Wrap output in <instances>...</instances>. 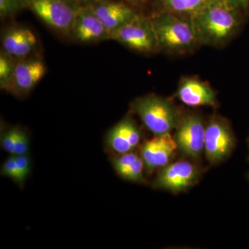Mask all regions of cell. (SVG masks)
I'll return each mask as SVG.
<instances>
[{
    "label": "cell",
    "instance_id": "cell-1",
    "mask_svg": "<svg viewBox=\"0 0 249 249\" xmlns=\"http://www.w3.org/2000/svg\"><path fill=\"white\" fill-rule=\"evenodd\" d=\"M240 11L232 0H209L191 18L199 43L219 45L229 40L240 26Z\"/></svg>",
    "mask_w": 249,
    "mask_h": 249
},
{
    "label": "cell",
    "instance_id": "cell-2",
    "mask_svg": "<svg viewBox=\"0 0 249 249\" xmlns=\"http://www.w3.org/2000/svg\"><path fill=\"white\" fill-rule=\"evenodd\" d=\"M159 49L174 53H181L194 48L197 36L191 18L165 12L151 19Z\"/></svg>",
    "mask_w": 249,
    "mask_h": 249
},
{
    "label": "cell",
    "instance_id": "cell-3",
    "mask_svg": "<svg viewBox=\"0 0 249 249\" xmlns=\"http://www.w3.org/2000/svg\"><path fill=\"white\" fill-rule=\"evenodd\" d=\"M132 109L155 136L170 134L182 117L169 100L155 94L137 98L132 103Z\"/></svg>",
    "mask_w": 249,
    "mask_h": 249
},
{
    "label": "cell",
    "instance_id": "cell-4",
    "mask_svg": "<svg viewBox=\"0 0 249 249\" xmlns=\"http://www.w3.org/2000/svg\"><path fill=\"white\" fill-rule=\"evenodd\" d=\"M22 1L24 8L30 10L47 27L60 35L71 37L80 5L71 0Z\"/></svg>",
    "mask_w": 249,
    "mask_h": 249
},
{
    "label": "cell",
    "instance_id": "cell-5",
    "mask_svg": "<svg viewBox=\"0 0 249 249\" xmlns=\"http://www.w3.org/2000/svg\"><path fill=\"white\" fill-rule=\"evenodd\" d=\"M111 40L141 53H152L159 49L158 40L151 19L137 14L128 22L113 31Z\"/></svg>",
    "mask_w": 249,
    "mask_h": 249
},
{
    "label": "cell",
    "instance_id": "cell-6",
    "mask_svg": "<svg viewBox=\"0 0 249 249\" xmlns=\"http://www.w3.org/2000/svg\"><path fill=\"white\" fill-rule=\"evenodd\" d=\"M202 175L203 168L200 166L188 160H180L160 168L152 186L178 194L196 186Z\"/></svg>",
    "mask_w": 249,
    "mask_h": 249
},
{
    "label": "cell",
    "instance_id": "cell-7",
    "mask_svg": "<svg viewBox=\"0 0 249 249\" xmlns=\"http://www.w3.org/2000/svg\"><path fill=\"white\" fill-rule=\"evenodd\" d=\"M235 139L230 124L224 118L213 116L206 124L204 153L211 165L220 163L231 155Z\"/></svg>",
    "mask_w": 249,
    "mask_h": 249
},
{
    "label": "cell",
    "instance_id": "cell-8",
    "mask_svg": "<svg viewBox=\"0 0 249 249\" xmlns=\"http://www.w3.org/2000/svg\"><path fill=\"white\" fill-rule=\"evenodd\" d=\"M206 126L198 114H187L181 117L173 137L178 150L183 155L193 160L200 158L204 151Z\"/></svg>",
    "mask_w": 249,
    "mask_h": 249
},
{
    "label": "cell",
    "instance_id": "cell-9",
    "mask_svg": "<svg viewBox=\"0 0 249 249\" xmlns=\"http://www.w3.org/2000/svg\"><path fill=\"white\" fill-rule=\"evenodd\" d=\"M46 72L45 61L36 54L18 59L9 93L18 97L27 96L45 76Z\"/></svg>",
    "mask_w": 249,
    "mask_h": 249
},
{
    "label": "cell",
    "instance_id": "cell-10",
    "mask_svg": "<svg viewBox=\"0 0 249 249\" xmlns=\"http://www.w3.org/2000/svg\"><path fill=\"white\" fill-rule=\"evenodd\" d=\"M178 150L176 142L170 133L155 136L144 142L141 147V157L145 172L150 174L169 164Z\"/></svg>",
    "mask_w": 249,
    "mask_h": 249
},
{
    "label": "cell",
    "instance_id": "cell-11",
    "mask_svg": "<svg viewBox=\"0 0 249 249\" xmlns=\"http://www.w3.org/2000/svg\"><path fill=\"white\" fill-rule=\"evenodd\" d=\"M71 37L83 44L111 40V33L93 14L89 4L80 6L72 28Z\"/></svg>",
    "mask_w": 249,
    "mask_h": 249
},
{
    "label": "cell",
    "instance_id": "cell-12",
    "mask_svg": "<svg viewBox=\"0 0 249 249\" xmlns=\"http://www.w3.org/2000/svg\"><path fill=\"white\" fill-rule=\"evenodd\" d=\"M1 42V50L18 60L35 54L38 40L31 29L16 25L5 29Z\"/></svg>",
    "mask_w": 249,
    "mask_h": 249
},
{
    "label": "cell",
    "instance_id": "cell-13",
    "mask_svg": "<svg viewBox=\"0 0 249 249\" xmlns=\"http://www.w3.org/2000/svg\"><path fill=\"white\" fill-rule=\"evenodd\" d=\"M142 134L139 126L130 116H126L109 129L106 143L116 155L134 152L142 141Z\"/></svg>",
    "mask_w": 249,
    "mask_h": 249
},
{
    "label": "cell",
    "instance_id": "cell-14",
    "mask_svg": "<svg viewBox=\"0 0 249 249\" xmlns=\"http://www.w3.org/2000/svg\"><path fill=\"white\" fill-rule=\"evenodd\" d=\"M89 5L93 14L111 34L138 14L131 6L122 1L95 0Z\"/></svg>",
    "mask_w": 249,
    "mask_h": 249
},
{
    "label": "cell",
    "instance_id": "cell-15",
    "mask_svg": "<svg viewBox=\"0 0 249 249\" xmlns=\"http://www.w3.org/2000/svg\"><path fill=\"white\" fill-rule=\"evenodd\" d=\"M177 96L181 102L190 107H216L217 104L214 90L196 78L186 77L180 80Z\"/></svg>",
    "mask_w": 249,
    "mask_h": 249
},
{
    "label": "cell",
    "instance_id": "cell-16",
    "mask_svg": "<svg viewBox=\"0 0 249 249\" xmlns=\"http://www.w3.org/2000/svg\"><path fill=\"white\" fill-rule=\"evenodd\" d=\"M209 0H162L166 12L191 18L197 14Z\"/></svg>",
    "mask_w": 249,
    "mask_h": 249
},
{
    "label": "cell",
    "instance_id": "cell-17",
    "mask_svg": "<svg viewBox=\"0 0 249 249\" xmlns=\"http://www.w3.org/2000/svg\"><path fill=\"white\" fill-rule=\"evenodd\" d=\"M18 59L11 56L4 51L0 52V88L9 93L14 78Z\"/></svg>",
    "mask_w": 249,
    "mask_h": 249
},
{
    "label": "cell",
    "instance_id": "cell-18",
    "mask_svg": "<svg viewBox=\"0 0 249 249\" xmlns=\"http://www.w3.org/2000/svg\"><path fill=\"white\" fill-rule=\"evenodd\" d=\"M144 170H145V164H144L142 157H140L124 173L121 174L120 177L126 181L140 183H144L145 181V178H144Z\"/></svg>",
    "mask_w": 249,
    "mask_h": 249
},
{
    "label": "cell",
    "instance_id": "cell-19",
    "mask_svg": "<svg viewBox=\"0 0 249 249\" xmlns=\"http://www.w3.org/2000/svg\"><path fill=\"white\" fill-rule=\"evenodd\" d=\"M140 157L141 155L134 152L116 155L111 159V163L116 173L120 176L121 174L124 173Z\"/></svg>",
    "mask_w": 249,
    "mask_h": 249
},
{
    "label": "cell",
    "instance_id": "cell-20",
    "mask_svg": "<svg viewBox=\"0 0 249 249\" xmlns=\"http://www.w3.org/2000/svg\"><path fill=\"white\" fill-rule=\"evenodd\" d=\"M24 8L22 0H0V17H13Z\"/></svg>",
    "mask_w": 249,
    "mask_h": 249
},
{
    "label": "cell",
    "instance_id": "cell-21",
    "mask_svg": "<svg viewBox=\"0 0 249 249\" xmlns=\"http://www.w3.org/2000/svg\"><path fill=\"white\" fill-rule=\"evenodd\" d=\"M1 175L11 178L13 181L20 186V178L16 163V156L11 155L5 160L1 168Z\"/></svg>",
    "mask_w": 249,
    "mask_h": 249
},
{
    "label": "cell",
    "instance_id": "cell-22",
    "mask_svg": "<svg viewBox=\"0 0 249 249\" xmlns=\"http://www.w3.org/2000/svg\"><path fill=\"white\" fill-rule=\"evenodd\" d=\"M18 127H12L6 129L1 134V146L4 151L14 155L15 144L17 136Z\"/></svg>",
    "mask_w": 249,
    "mask_h": 249
},
{
    "label": "cell",
    "instance_id": "cell-23",
    "mask_svg": "<svg viewBox=\"0 0 249 249\" xmlns=\"http://www.w3.org/2000/svg\"><path fill=\"white\" fill-rule=\"evenodd\" d=\"M29 148V138L25 129L18 127L15 144L14 155H27Z\"/></svg>",
    "mask_w": 249,
    "mask_h": 249
},
{
    "label": "cell",
    "instance_id": "cell-24",
    "mask_svg": "<svg viewBox=\"0 0 249 249\" xmlns=\"http://www.w3.org/2000/svg\"><path fill=\"white\" fill-rule=\"evenodd\" d=\"M16 163H17L19 178H20V186L24 185V181L27 179L31 173V163L30 158L28 155L16 156Z\"/></svg>",
    "mask_w": 249,
    "mask_h": 249
},
{
    "label": "cell",
    "instance_id": "cell-25",
    "mask_svg": "<svg viewBox=\"0 0 249 249\" xmlns=\"http://www.w3.org/2000/svg\"><path fill=\"white\" fill-rule=\"evenodd\" d=\"M235 3L241 11H247L249 7V0H232Z\"/></svg>",
    "mask_w": 249,
    "mask_h": 249
},
{
    "label": "cell",
    "instance_id": "cell-26",
    "mask_svg": "<svg viewBox=\"0 0 249 249\" xmlns=\"http://www.w3.org/2000/svg\"><path fill=\"white\" fill-rule=\"evenodd\" d=\"M71 1L80 6H84V5L91 4L95 0H71Z\"/></svg>",
    "mask_w": 249,
    "mask_h": 249
},
{
    "label": "cell",
    "instance_id": "cell-27",
    "mask_svg": "<svg viewBox=\"0 0 249 249\" xmlns=\"http://www.w3.org/2000/svg\"><path fill=\"white\" fill-rule=\"evenodd\" d=\"M124 1H127V2L131 3V4H141V3L145 2L147 0H124Z\"/></svg>",
    "mask_w": 249,
    "mask_h": 249
},
{
    "label": "cell",
    "instance_id": "cell-28",
    "mask_svg": "<svg viewBox=\"0 0 249 249\" xmlns=\"http://www.w3.org/2000/svg\"></svg>",
    "mask_w": 249,
    "mask_h": 249
}]
</instances>
